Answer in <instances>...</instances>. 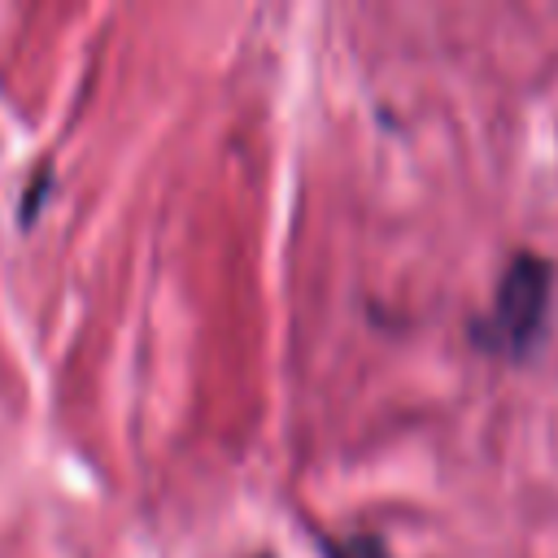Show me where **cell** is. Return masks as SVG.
I'll return each instance as SVG.
<instances>
[{
	"label": "cell",
	"instance_id": "1",
	"mask_svg": "<svg viewBox=\"0 0 558 558\" xmlns=\"http://www.w3.org/2000/svg\"><path fill=\"white\" fill-rule=\"evenodd\" d=\"M545 305H549V262L519 248L501 270L488 314L471 331L480 344L497 353H527L545 323Z\"/></svg>",
	"mask_w": 558,
	"mask_h": 558
},
{
	"label": "cell",
	"instance_id": "2",
	"mask_svg": "<svg viewBox=\"0 0 558 558\" xmlns=\"http://www.w3.org/2000/svg\"><path fill=\"white\" fill-rule=\"evenodd\" d=\"M327 558H384V545L375 536H357V541L327 545Z\"/></svg>",
	"mask_w": 558,
	"mask_h": 558
}]
</instances>
